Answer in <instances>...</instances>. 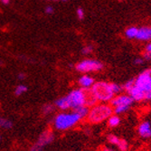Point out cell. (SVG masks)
<instances>
[{
    "instance_id": "9a60e30c",
    "label": "cell",
    "mask_w": 151,
    "mask_h": 151,
    "mask_svg": "<svg viewBox=\"0 0 151 151\" xmlns=\"http://www.w3.org/2000/svg\"><path fill=\"white\" fill-rule=\"evenodd\" d=\"M119 123H120V119L116 115H111L108 119V125L111 128H115L119 126Z\"/></svg>"
},
{
    "instance_id": "4316f807",
    "label": "cell",
    "mask_w": 151,
    "mask_h": 151,
    "mask_svg": "<svg viewBox=\"0 0 151 151\" xmlns=\"http://www.w3.org/2000/svg\"><path fill=\"white\" fill-rule=\"evenodd\" d=\"M145 52H149V53H151V43H150V44H148V45H147L146 46Z\"/></svg>"
},
{
    "instance_id": "5bb4252c",
    "label": "cell",
    "mask_w": 151,
    "mask_h": 151,
    "mask_svg": "<svg viewBox=\"0 0 151 151\" xmlns=\"http://www.w3.org/2000/svg\"><path fill=\"white\" fill-rule=\"evenodd\" d=\"M13 126H14V124H13V122L10 119L0 117V128H1V129H11L13 128Z\"/></svg>"
},
{
    "instance_id": "4fadbf2b",
    "label": "cell",
    "mask_w": 151,
    "mask_h": 151,
    "mask_svg": "<svg viewBox=\"0 0 151 151\" xmlns=\"http://www.w3.org/2000/svg\"><path fill=\"white\" fill-rule=\"evenodd\" d=\"M139 28L136 26H130L129 28L126 29L125 31V35L129 39H136V36L138 35Z\"/></svg>"
},
{
    "instance_id": "d4e9b609",
    "label": "cell",
    "mask_w": 151,
    "mask_h": 151,
    "mask_svg": "<svg viewBox=\"0 0 151 151\" xmlns=\"http://www.w3.org/2000/svg\"><path fill=\"white\" fill-rule=\"evenodd\" d=\"M144 62H145V59L144 58H137V59H135L134 63L137 64V65H141V64L144 63Z\"/></svg>"
},
{
    "instance_id": "2e32d148",
    "label": "cell",
    "mask_w": 151,
    "mask_h": 151,
    "mask_svg": "<svg viewBox=\"0 0 151 151\" xmlns=\"http://www.w3.org/2000/svg\"><path fill=\"white\" fill-rule=\"evenodd\" d=\"M130 106H117L113 108V111L116 115L119 114H122V113H125L126 111H128L129 109Z\"/></svg>"
},
{
    "instance_id": "7402d4cb",
    "label": "cell",
    "mask_w": 151,
    "mask_h": 151,
    "mask_svg": "<svg viewBox=\"0 0 151 151\" xmlns=\"http://www.w3.org/2000/svg\"><path fill=\"white\" fill-rule=\"evenodd\" d=\"M92 51H93V46L86 45V46H84L83 48H82L81 52H82V54H84V55H88V54L92 52Z\"/></svg>"
},
{
    "instance_id": "4dcf8cb0",
    "label": "cell",
    "mask_w": 151,
    "mask_h": 151,
    "mask_svg": "<svg viewBox=\"0 0 151 151\" xmlns=\"http://www.w3.org/2000/svg\"><path fill=\"white\" fill-rule=\"evenodd\" d=\"M1 1H2V2H3L4 4H6V5L9 3V0H1Z\"/></svg>"
},
{
    "instance_id": "30bf717a",
    "label": "cell",
    "mask_w": 151,
    "mask_h": 151,
    "mask_svg": "<svg viewBox=\"0 0 151 151\" xmlns=\"http://www.w3.org/2000/svg\"><path fill=\"white\" fill-rule=\"evenodd\" d=\"M136 39L139 41H150L151 40V27L144 26L139 28L138 35L136 36Z\"/></svg>"
},
{
    "instance_id": "52a82bcc",
    "label": "cell",
    "mask_w": 151,
    "mask_h": 151,
    "mask_svg": "<svg viewBox=\"0 0 151 151\" xmlns=\"http://www.w3.org/2000/svg\"><path fill=\"white\" fill-rule=\"evenodd\" d=\"M53 139H54V134L51 130L46 129L39 135L38 139L35 144L44 149L47 145L51 144L53 141Z\"/></svg>"
},
{
    "instance_id": "603a6c76",
    "label": "cell",
    "mask_w": 151,
    "mask_h": 151,
    "mask_svg": "<svg viewBox=\"0 0 151 151\" xmlns=\"http://www.w3.org/2000/svg\"><path fill=\"white\" fill-rule=\"evenodd\" d=\"M76 14H77V17H78L79 20H82L84 18L85 14H84V11L82 8H78L77 11H76Z\"/></svg>"
},
{
    "instance_id": "ba28073f",
    "label": "cell",
    "mask_w": 151,
    "mask_h": 151,
    "mask_svg": "<svg viewBox=\"0 0 151 151\" xmlns=\"http://www.w3.org/2000/svg\"><path fill=\"white\" fill-rule=\"evenodd\" d=\"M134 100L129 94H120L117 95L111 101V105L114 108L117 106H131Z\"/></svg>"
},
{
    "instance_id": "ac0fdd59",
    "label": "cell",
    "mask_w": 151,
    "mask_h": 151,
    "mask_svg": "<svg viewBox=\"0 0 151 151\" xmlns=\"http://www.w3.org/2000/svg\"><path fill=\"white\" fill-rule=\"evenodd\" d=\"M26 91H27V87H26L25 85L20 84V85H18V86L16 88V90H15V94H16L17 96H20V95L24 94V92H26Z\"/></svg>"
},
{
    "instance_id": "7a4b0ae2",
    "label": "cell",
    "mask_w": 151,
    "mask_h": 151,
    "mask_svg": "<svg viewBox=\"0 0 151 151\" xmlns=\"http://www.w3.org/2000/svg\"><path fill=\"white\" fill-rule=\"evenodd\" d=\"M81 119L78 113L75 111L73 112H63L58 114L53 120V125L57 130H67L73 126Z\"/></svg>"
},
{
    "instance_id": "cb8c5ba5",
    "label": "cell",
    "mask_w": 151,
    "mask_h": 151,
    "mask_svg": "<svg viewBox=\"0 0 151 151\" xmlns=\"http://www.w3.org/2000/svg\"><path fill=\"white\" fill-rule=\"evenodd\" d=\"M44 149L42 148V147H38L37 145H35V144H34L31 147H30V149H29V151H43Z\"/></svg>"
},
{
    "instance_id": "8fae6325",
    "label": "cell",
    "mask_w": 151,
    "mask_h": 151,
    "mask_svg": "<svg viewBox=\"0 0 151 151\" xmlns=\"http://www.w3.org/2000/svg\"><path fill=\"white\" fill-rule=\"evenodd\" d=\"M78 83L81 87V89H83V90H89V89H91L93 86V84L95 83V81H94V79L92 77L85 74V75H82L79 79Z\"/></svg>"
},
{
    "instance_id": "44dd1931",
    "label": "cell",
    "mask_w": 151,
    "mask_h": 151,
    "mask_svg": "<svg viewBox=\"0 0 151 151\" xmlns=\"http://www.w3.org/2000/svg\"><path fill=\"white\" fill-rule=\"evenodd\" d=\"M119 139H119L117 136H115V135H109L108 136V141L111 143V144H112V145H118V143L119 142Z\"/></svg>"
},
{
    "instance_id": "e0dca14e",
    "label": "cell",
    "mask_w": 151,
    "mask_h": 151,
    "mask_svg": "<svg viewBox=\"0 0 151 151\" xmlns=\"http://www.w3.org/2000/svg\"><path fill=\"white\" fill-rule=\"evenodd\" d=\"M117 147L120 151H128L129 149V144L125 139H119V142L118 143Z\"/></svg>"
},
{
    "instance_id": "d6986e66",
    "label": "cell",
    "mask_w": 151,
    "mask_h": 151,
    "mask_svg": "<svg viewBox=\"0 0 151 151\" xmlns=\"http://www.w3.org/2000/svg\"><path fill=\"white\" fill-rule=\"evenodd\" d=\"M53 109H54L53 105H52V104H45L43 107L42 111H43V113L45 115H48V114H50V113H52L53 111Z\"/></svg>"
},
{
    "instance_id": "8992f818",
    "label": "cell",
    "mask_w": 151,
    "mask_h": 151,
    "mask_svg": "<svg viewBox=\"0 0 151 151\" xmlns=\"http://www.w3.org/2000/svg\"><path fill=\"white\" fill-rule=\"evenodd\" d=\"M103 64L101 62L94 59H85L78 63L75 66V69L79 73H91V72H99L102 70Z\"/></svg>"
},
{
    "instance_id": "5b68a950",
    "label": "cell",
    "mask_w": 151,
    "mask_h": 151,
    "mask_svg": "<svg viewBox=\"0 0 151 151\" xmlns=\"http://www.w3.org/2000/svg\"><path fill=\"white\" fill-rule=\"evenodd\" d=\"M134 87L147 96L151 91V70H146L135 79Z\"/></svg>"
},
{
    "instance_id": "3957f363",
    "label": "cell",
    "mask_w": 151,
    "mask_h": 151,
    "mask_svg": "<svg viewBox=\"0 0 151 151\" xmlns=\"http://www.w3.org/2000/svg\"><path fill=\"white\" fill-rule=\"evenodd\" d=\"M113 107L111 105L107 104H99L94 105L91 109L88 115V120L93 124H97L107 119H109L112 115Z\"/></svg>"
},
{
    "instance_id": "277c9868",
    "label": "cell",
    "mask_w": 151,
    "mask_h": 151,
    "mask_svg": "<svg viewBox=\"0 0 151 151\" xmlns=\"http://www.w3.org/2000/svg\"><path fill=\"white\" fill-rule=\"evenodd\" d=\"M63 98L65 100L68 109H75L86 104L87 94L83 89H76L69 92L68 95L64 96Z\"/></svg>"
},
{
    "instance_id": "9c48e42d",
    "label": "cell",
    "mask_w": 151,
    "mask_h": 151,
    "mask_svg": "<svg viewBox=\"0 0 151 151\" xmlns=\"http://www.w3.org/2000/svg\"><path fill=\"white\" fill-rule=\"evenodd\" d=\"M138 132L143 139L151 138V125L148 121H143L138 128Z\"/></svg>"
},
{
    "instance_id": "f1b7e54d",
    "label": "cell",
    "mask_w": 151,
    "mask_h": 151,
    "mask_svg": "<svg viewBox=\"0 0 151 151\" xmlns=\"http://www.w3.org/2000/svg\"><path fill=\"white\" fill-rule=\"evenodd\" d=\"M17 77H18V79H19V80H24V79L25 78V74H24V73H19V74H18V76H17Z\"/></svg>"
},
{
    "instance_id": "1f68e13d",
    "label": "cell",
    "mask_w": 151,
    "mask_h": 151,
    "mask_svg": "<svg viewBox=\"0 0 151 151\" xmlns=\"http://www.w3.org/2000/svg\"><path fill=\"white\" fill-rule=\"evenodd\" d=\"M62 1H64V2H66V1H67V0H62Z\"/></svg>"
},
{
    "instance_id": "83f0119b",
    "label": "cell",
    "mask_w": 151,
    "mask_h": 151,
    "mask_svg": "<svg viewBox=\"0 0 151 151\" xmlns=\"http://www.w3.org/2000/svg\"><path fill=\"white\" fill-rule=\"evenodd\" d=\"M146 101H151V91L147 94V96H146Z\"/></svg>"
},
{
    "instance_id": "d6a6232c",
    "label": "cell",
    "mask_w": 151,
    "mask_h": 151,
    "mask_svg": "<svg viewBox=\"0 0 151 151\" xmlns=\"http://www.w3.org/2000/svg\"><path fill=\"white\" fill-rule=\"evenodd\" d=\"M0 140H1V136H0Z\"/></svg>"
},
{
    "instance_id": "f546056e",
    "label": "cell",
    "mask_w": 151,
    "mask_h": 151,
    "mask_svg": "<svg viewBox=\"0 0 151 151\" xmlns=\"http://www.w3.org/2000/svg\"><path fill=\"white\" fill-rule=\"evenodd\" d=\"M101 151H114V150L111 149V148H109V147H103Z\"/></svg>"
},
{
    "instance_id": "484cf974",
    "label": "cell",
    "mask_w": 151,
    "mask_h": 151,
    "mask_svg": "<svg viewBox=\"0 0 151 151\" xmlns=\"http://www.w3.org/2000/svg\"><path fill=\"white\" fill-rule=\"evenodd\" d=\"M45 13L48 14V15H51V14L53 13V8H52V6H47V7L45 8Z\"/></svg>"
},
{
    "instance_id": "6da1fadb",
    "label": "cell",
    "mask_w": 151,
    "mask_h": 151,
    "mask_svg": "<svg viewBox=\"0 0 151 151\" xmlns=\"http://www.w3.org/2000/svg\"><path fill=\"white\" fill-rule=\"evenodd\" d=\"M98 101L107 102L111 101L116 94L122 91L123 87L117 83H109L106 81L95 82L93 86L90 89Z\"/></svg>"
},
{
    "instance_id": "ffe728a7",
    "label": "cell",
    "mask_w": 151,
    "mask_h": 151,
    "mask_svg": "<svg viewBox=\"0 0 151 151\" xmlns=\"http://www.w3.org/2000/svg\"><path fill=\"white\" fill-rule=\"evenodd\" d=\"M134 83H135V79H132V80H129L126 83L123 85V90H125L127 92H129L134 86Z\"/></svg>"
},
{
    "instance_id": "7c38bea8",
    "label": "cell",
    "mask_w": 151,
    "mask_h": 151,
    "mask_svg": "<svg viewBox=\"0 0 151 151\" xmlns=\"http://www.w3.org/2000/svg\"><path fill=\"white\" fill-rule=\"evenodd\" d=\"M73 111H75L76 113L79 114V116L81 118V119H84L86 117H88L89 115V112H90V109L88 106L86 105H83V106H81L75 109H73Z\"/></svg>"
}]
</instances>
